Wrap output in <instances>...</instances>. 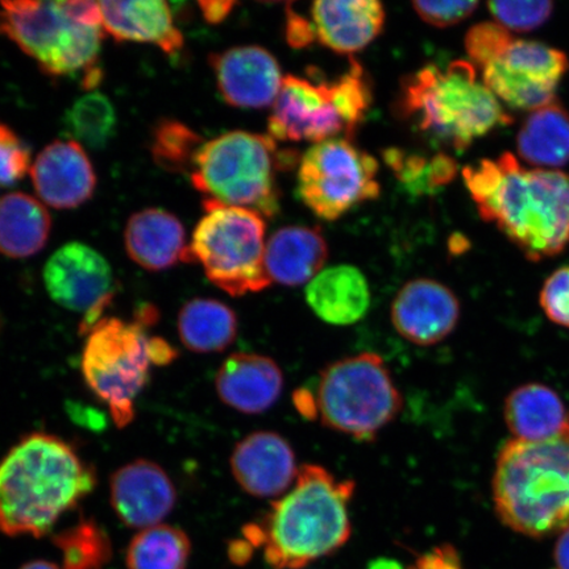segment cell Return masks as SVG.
Returning <instances> with one entry per match:
<instances>
[{
	"label": "cell",
	"mask_w": 569,
	"mask_h": 569,
	"mask_svg": "<svg viewBox=\"0 0 569 569\" xmlns=\"http://www.w3.org/2000/svg\"><path fill=\"white\" fill-rule=\"evenodd\" d=\"M20 569H60L56 565L51 563V561L47 560H33L30 563L24 565Z\"/></svg>",
	"instance_id": "cell-45"
},
{
	"label": "cell",
	"mask_w": 569,
	"mask_h": 569,
	"mask_svg": "<svg viewBox=\"0 0 569 569\" xmlns=\"http://www.w3.org/2000/svg\"><path fill=\"white\" fill-rule=\"evenodd\" d=\"M367 569H403L397 560L380 558L371 561Z\"/></svg>",
	"instance_id": "cell-44"
},
{
	"label": "cell",
	"mask_w": 569,
	"mask_h": 569,
	"mask_svg": "<svg viewBox=\"0 0 569 569\" xmlns=\"http://www.w3.org/2000/svg\"><path fill=\"white\" fill-rule=\"evenodd\" d=\"M52 220L46 206L26 193L0 198V253L11 259L38 254L48 243Z\"/></svg>",
	"instance_id": "cell-27"
},
{
	"label": "cell",
	"mask_w": 569,
	"mask_h": 569,
	"mask_svg": "<svg viewBox=\"0 0 569 569\" xmlns=\"http://www.w3.org/2000/svg\"><path fill=\"white\" fill-rule=\"evenodd\" d=\"M46 289L52 300L76 312L109 308L112 302V269L97 249L71 241L48 259L42 270Z\"/></svg>",
	"instance_id": "cell-14"
},
{
	"label": "cell",
	"mask_w": 569,
	"mask_h": 569,
	"mask_svg": "<svg viewBox=\"0 0 569 569\" xmlns=\"http://www.w3.org/2000/svg\"><path fill=\"white\" fill-rule=\"evenodd\" d=\"M103 30L117 41L144 42L176 56L184 46L172 10L162 0L99 2Z\"/></svg>",
	"instance_id": "cell-23"
},
{
	"label": "cell",
	"mask_w": 569,
	"mask_h": 569,
	"mask_svg": "<svg viewBox=\"0 0 569 569\" xmlns=\"http://www.w3.org/2000/svg\"><path fill=\"white\" fill-rule=\"evenodd\" d=\"M117 111L101 92L77 99L63 117V128L74 141L91 149H102L117 133Z\"/></svg>",
	"instance_id": "cell-32"
},
{
	"label": "cell",
	"mask_w": 569,
	"mask_h": 569,
	"mask_svg": "<svg viewBox=\"0 0 569 569\" xmlns=\"http://www.w3.org/2000/svg\"><path fill=\"white\" fill-rule=\"evenodd\" d=\"M498 518L522 536L545 538L569 528V440L503 445L496 461Z\"/></svg>",
	"instance_id": "cell-4"
},
{
	"label": "cell",
	"mask_w": 569,
	"mask_h": 569,
	"mask_svg": "<svg viewBox=\"0 0 569 569\" xmlns=\"http://www.w3.org/2000/svg\"><path fill=\"white\" fill-rule=\"evenodd\" d=\"M482 220L493 223L531 261L565 251L569 244V174L528 169L505 152L462 169Z\"/></svg>",
	"instance_id": "cell-1"
},
{
	"label": "cell",
	"mask_w": 569,
	"mask_h": 569,
	"mask_svg": "<svg viewBox=\"0 0 569 569\" xmlns=\"http://www.w3.org/2000/svg\"><path fill=\"white\" fill-rule=\"evenodd\" d=\"M329 244L317 227L289 226L267 241L266 267L270 281L301 287L322 272Z\"/></svg>",
	"instance_id": "cell-24"
},
{
	"label": "cell",
	"mask_w": 569,
	"mask_h": 569,
	"mask_svg": "<svg viewBox=\"0 0 569 569\" xmlns=\"http://www.w3.org/2000/svg\"><path fill=\"white\" fill-rule=\"evenodd\" d=\"M497 23L513 32H530L543 26L553 12L551 2H490Z\"/></svg>",
	"instance_id": "cell-36"
},
{
	"label": "cell",
	"mask_w": 569,
	"mask_h": 569,
	"mask_svg": "<svg viewBox=\"0 0 569 569\" xmlns=\"http://www.w3.org/2000/svg\"><path fill=\"white\" fill-rule=\"evenodd\" d=\"M352 480H339L325 467L302 466L287 493L259 523L243 530L274 569H302L329 557L351 537Z\"/></svg>",
	"instance_id": "cell-3"
},
{
	"label": "cell",
	"mask_w": 569,
	"mask_h": 569,
	"mask_svg": "<svg viewBox=\"0 0 569 569\" xmlns=\"http://www.w3.org/2000/svg\"><path fill=\"white\" fill-rule=\"evenodd\" d=\"M379 162L351 139L317 142L298 166L297 191L319 219L333 222L380 196Z\"/></svg>",
	"instance_id": "cell-12"
},
{
	"label": "cell",
	"mask_w": 569,
	"mask_h": 569,
	"mask_svg": "<svg viewBox=\"0 0 569 569\" xmlns=\"http://www.w3.org/2000/svg\"><path fill=\"white\" fill-rule=\"evenodd\" d=\"M519 158L531 166L560 168L569 162V111L558 101L531 111L517 134Z\"/></svg>",
	"instance_id": "cell-28"
},
{
	"label": "cell",
	"mask_w": 569,
	"mask_h": 569,
	"mask_svg": "<svg viewBox=\"0 0 569 569\" xmlns=\"http://www.w3.org/2000/svg\"><path fill=\"white\" fill-rule=\"evenodd\" d=\"M569 68L566 53L538 41L513 40L483 68L482 82L511 109L536 111L557 101V88Z\"/></svg>",
	"instance_id": "cell-13"
},
{
	"label": "cell",
	"mask_w": 569,
	"mask_h": 569,
	"mask_svg": "<svg viewBox=\"0 0 569 569\" xmlns=\"http://www.w3.org/2000/svg\"><path fill=\"white\" fill-rule=\"evenodd\" d=\"M30 163V148L10 127L0 123V187H11L23 180L31 169Z\"/></svg>",
	"instance_id": "cell-37"
},
{
	"label": "cell",
	"mask_w": 569,
	"mask_h": 569,
	"mask_svg": "<svg viewBox=\"0 0 569 569\" xmlns=\"http://www.w3.org/2000/svg\"><path fill=\"white\" fill-rule=\"evenodd\" d=\"M398 111L431 138L466 151L478 139L513 119L478 78L471 62L427 66L405 77Z\"/></svg>",
	"instance_id": "cell-5"
},
{
	"label": "cell",
	"mask_w": 569,
	"mask_h": 569,
	"mask_svg": "<svg viewBox=\"0 0 569 569\" xmlns=\"http://www.w3.org/2000/svg\"><path fill=\"white\" fill-rule=\"evenodd\" d=\"M390 319L405 340L429 347L440 343L457 329L460 302L446 284L417 279L398 291L391 303Z\"/></svg>",
	"instance_id": "cell-15"
},
{
	"label": "cell",
	"mask_w": 569,
	"mask_h": 569,
	"mask_svg": "<svg viewBox=\"0 0 569 569\" xmlns=\"http://www.w3.org/2000/svg\"><path fill=\"white\" fill-rule=\"evenodd\" d=\"M234 481L249 496L280 498L295 486L300 473L293 447L274 431L249 433L231 455Z\"/></svg>",
	"instance_id": "cell-18"
},
{
	"label": "cell",
	"mask_w": 569,
	"mask_h": 569,
	"mask_svg": "<svg viewBox=\"0 0 569 569\" xmlns=\"http://www.w3.org/2000/svg\"><path fill=\"white\" fill-rule=\"evenodd\" d=\"M383 159L393 170L397 180L412 196L433 194L450 183L458 174V163L451 156L438 153L432 158L389 148Z\"/></svg>",
	"instance_id": "cell-31"
},
{
	"label": "cell",
	"mask_w": 569,
	"mask_h": 569,
	"mask_svg": "<svg viewBox=\"0 0 569 569\" xmlns=\"http://www.w3.org/2000/svg\"><path fill=\"white\" fill-rule=\"evenodd\" d=\"M234 6V2H201L199 9L208 23L219 24L230 16Z\"/></svg>",
	"instance_id": "cell-42"
},
{
	"label": "cell",
	"mask_w": 569,
	"mask_h": 569,
	"mask_svg": "<svg viewBox=\"0 0 569 569\" xmlns=\"http://www.w3.org/2000/svg\"><path fill=\"white\" fill-rule=\"evenodd\" d=\"M178 336L188 350L217 353L229 348L238 336V318L223 302L193 298L178 315Z\"/></svg>",
	"instance_id": "cell-29"
},
{
	"label": "cell",
	"mask_w": 569,
	"mask_h": 569,
	"mask_svg": "<svg viewBox=\"0 0 569 569\" xmlns=\"http://www.w3.org/2000/svg\"><path fill=\"white\" fill-rule=\"evenodd\" d=\"M30 170L36 194L57 210L87 203L97 188L89 156L74 140L54 141L42 149Z\"/></svg>",
	"instance_id": "cell-19"
},
{
	"label": "cell",
	"mask_w": 569,
	"mask_h": 569,
	"mask_svg": "<svg viewBox=\"0 0 569 569\" xmlns=\"http://www.w3.org/2000/svg\"><path fill=\"white\" fill-rule=\"evenodd\" d=\"M191 553L188 533L170 525L141 530L127 549L128 569H187Z\"/></svg>",
	"instance_id": "cell-30"
},
{
	"label": "cell",
	"mask_w": 569,
	"mask_h": 569,
	"mask_svg": "<svg viewBox=\"0 0 569 569\" xmlns=\"http://www.w3.org/2000/svg\"><path fill=\"white\" fill-rule=\"evenodd\" d=\"M553 569H569V528L560 533L553 551Z\"/></svg>",
	"instance_id": "cell-43"
},
{
	"label": "cell",
	"mask_w": 569,
	"mask_h": 569,
	"mask_svg": "<svg viewBox=\"0 0 569 569\" xmlns=\"http://www.w3.org/2000/svg\"><path fill=\"white\" fill-rule=\"evenodd\" d=\"M0 33L16 42L46 74H82L87 90L101 81L98 59L103 27L99 3L77 0L2 2Z\"/></svg>",
	"instance_id": "cell-6"
},
{
	"label": "cell",
	"mask_w": 569,
	"mask_h": 569,
	"mask_svg": "<svg viewBox=\"0 0 569 569\" xmlns=\"http://www.w3.org/2000/svg\"><path fill=\"white\" fill-rule=\"evenodd\" d=\"M216 389L227 407L243 415H261L279 401L283 375L279 365L268 356L237 352L220 366Z\"/></svg>",
	"instance_id": "cell-20"
},
{
	"label": "cell",
	"mask_w": 569,
	"mask_h": 569,
	"mask_svg": "<svg viewBox=\"0 0 569 569\" xmlns=\"http://www.w3.org/2000/svg\"><path fill=\"white\" fill-rule=\"evenodd\" d=\"M372 104L366 70L352 60L350 69L332 82L283 77L270 113L269 137L276 141L317 142L353 138Z\"/></svg>",
	"instance_id": "cell-8"
},
{
	"label": "cell",
	"mask_w": 569,
	"mask_h": 569,
	"mask_svg": "<svg viewBox=\"0 0 569 569\" xmlns=\"http://www.w3.org/2000/svg\"><path fill=\"white\" fill-rule=\"evenodd\" d=\"M220 94L240 109H264L274 103L282 84L279 61L267 49L244 46L210 56Z\"/></svg>",
	"instance_id": "cell-17"
},
{
	"label": "cell",
	"mask_w": 569,
	"mask_h": 569,
	"mask_svg": "<svg viewBox=\"0 0 569 569\" xmlns=\"http://www.w3.org/2000/svg\"><path fill=\"white\" fill-rule=\"evenodd\" d=\"M110 501L128 528L148 529L172 513L177 490L163 468L139 459L120 467L110 481Z\"/></svg>",
	"instance_id": "cell-16"
},
{
	"label": "cell",
	"mask_w": 569,
	"mask_h": 569,
	"mask_svg": "<svg viewBox=\"0 0 569 569\" xmlns=\"http://www.w3.org/2000/svg\"><path fill=\"white\" fill-rule=\"evenodd\" d=\"M204 216L189 244V261L224 293L240 297L270 287L266 267L267 222L261 213L204 199Z\"/></svg>",
	"instance_id": "cell-10"
},
{
	"label": "cell",
	"mask_w": 569,
	"mask_h": 569,
	"mask_svg": "<svg viewBox=\"0 0 569 569\" xmlns=\"http://www.w3.org/2000/svg\"><path fill=\"white\" fill-rule=\"evenodd\" d=\"M513 40L507 28L497 21H482L468 31L465 46L472 66L482 70L507 51Z\"/></svg>",
	"instance_id": "cell-35"
},
{
	"label": "cell",
	"mask_w": 569,
	"mask_h": 569,
	"mask_svg": "<svg viewBox=\"0 0 569 569\" xmlns=\"http://www.w3.org/2000/svg\"><path fill=\"white\" fill-rule=\"evenodd\" d=\"M546 316L569 329V267H561L546 280L539 297Z\"/></svg>",
	"instance_id": "cell-38"
},
{
	"label": "cell",
	"mask_w": 569,
	"mask_h": 569,
	"mask_svg": "<svg viewBox=\"0 0 569 569\" xmlns=\"http://www.w3.org/2000/svg\"><path fill=\"white\" fill-rule=\"evenodd\" d=\"M290 160L269 134L232 131L203 142L191 182L210 201L270 218L280 210L277 172Z\"/></svg>",
	"instance_id": "cell-7"
},
{
	"label": "cell",
	"mask_w": 569,
	"mask_h": 569,
	"mask_svg": "<svg viewBox=\"0 0 569 569\" xmlns=\"http://www.w3.org/2000/svg\"><path fill=\"white\" fill-rule=\"evenodd\" d=\"M312 405L327 429L369 442L400 415L402 397L381 356L361 352L320 373Z\"/></svg>",
	"instance_id": "cell-9"
},
{
	"label": "cell",
	"mask_w": 569,
	"mask_h": 569,
	"mask_svg": "<svg viewBox=\"0 0 569 569\" xmlns=\"http://www.w3.org/2000/svg\"><path fill=\"white\" fill-rule=\"evenodd\" d=\"M306 302L323 322L351 326L366 317L371 306V288L359 268H325L308 283Z\"/></svg>",
	"instance_id": "cell-25"
},
{
	"label": "cell",
	"mask_w": 569,
	"mask_h": 569,
	"mask_svg": "<svg viewBox=\"0 0 569 569\" xmlns=\"http://www.w3.org/2000/svg\"><path fill=\"white\" fill-rule=\"evenodd\" d=\"M412 9L425 23L446 28L459 24L472 16L479 3L476 2H415Z\"/></svg>",
	"instance_id": "cell-39"
},
{
	"label": "cell",
	"mask_w": 569,
	"mask_h": 569,
	"mask_svg": "<svg viewBox=\"0 0 569 569\" xmlns=\"http://www.w3.org/2000/svg\"><path fill=\"white\" fill-rule=\"evenodd\" d=\"M202 144L201 137L187 124L162 119L152 133L151 153L154 162L170 173L191 172Z\"/></svg>",
	"instance_id": "cell-34"
},
{
	"label": "cell",
	"mask_w": 569,
	"mask_h": 569,
	"mask_svg": "<svg viewBox=\"0 0 569 569\" xmlns=\"http://www.w3.org/2000/svg\"><path fill=\"white\" fill-rule=\"evenodd\" d=\"M311 23L320 44L339 54L362 51L382 32L387 12L376 0L316 2Z\"/></svg>",
	"instance_id": "cell-21"
},
{
	"label": "cell",
	"mask_w": 569,
	"mask_h": 569,
	"mask_svg": "<svg viewBox=\"0 0 569 569\" xmlns=\"http://www.w3.org/2000/svg\"><path fill=\"white\" fill-rule=\"evenodd\" d=\"M126 251L141 268L160 272L189 261L187 232L181 220L162 209H146L128 219Z\"/></svg>",
	"instance_id": "cell-22"
},
{
	"label": "cell",
	"mask_w": 569,
	"mask_h": 569,
	"mask_svg": "<svg viewBox=\"0 0 569 569\" xmlns=\"http://www.w3.org/2000/svg\"><path fill=\"white\" fill-rule=\"evenodd\" d=\"M148 327L138 319L99 320L87 333L81 360L84 382L107 405L120 429L134 418V401L146 388L153 365Z\"/></svg>",
	"instance_id": "cell-11"
},
{
	"label": "cell",
	"mask_w": 569,
	"mask_h": 569,
	"mask_svg": "<svg viewBox=\"0 0 569 569\" xmlns=\"http://www.w3.org/2000/svg\"><path fill=\"white\" fill-rule=\"evenodd\" d=\"M52 542L62 552L63 569H103L112 558L111 540L94 519H81Z\"/></svg>",
	"instance_id": "cell-33"
},
{
	"label": "cell",
	"mask_w": 569,
	"mask_h": 569,
	"mask_svg": "<svg viewBox=\"0 0 569 569\" xmlns=\"http://www.w3.org/2000/svg\"><path fill=\"white\" fill-rule=\"evenodd\" d=\"M408 569H465L455 547L442 545L422 555L417 563Z\"/></svg>",
	"instance_id": "cell-41"
},
{
	"label": "cell",
	"mask_w": 569,
	"mask_h": 569,
	"mask_svg": "<svg viewBox=\"0 0 569 569\" xmlns=\"http://www.w3.org/2000/svg\"><path fill=\"white\" fill-rule=\"evenodd\" d=\"M284 38L290 47L302 49L317 40L315 26L311 21L287 6V23H284Z\"/></svg>",
	"instance_id": "cell-40"
},
{
	"label": "cell",
	"mask_w": 569,
	"mask_h": 569,
	"mask_svg": "<svg viewBox=\"0 0 569 569\" xmlns=\"http://www.w3.org/2000/svg\"><path fill=\"white\" fill-rule=\"evenodd\" d=\"M96 487L94 468L73 446L51 433L32 432L0 460V532L44 537Z\"/></svg>",
	"instance_id": "cell-2"
},
{
	"label": "cell",
	"mask_w": 569,
	"mask_h": 569,
	"mask_svg": "<svg viewBox=\"0 0 569 569\" xmlns=\"http://www.w3.org/2000/svg\"><path fill=\"white\" fill-rule=\"evenodd\" d=\"M503 411L516 439L526 442L569 440V411L557 391L542 383H525L511 391Z\"/></svg>",
	"instance_id": "cell-26"
}]
</instances>
